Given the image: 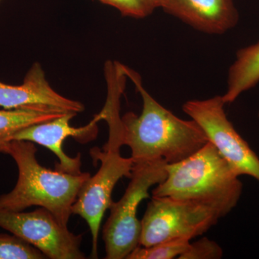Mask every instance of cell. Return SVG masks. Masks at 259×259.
I'll return each instance as SVG.
<instances>
[{"instance_id":"obj_16","label":"cell","mask_w":259,"mask_h":259,"mask_svg":"<svg viewBox=\"0 0 259 259\" xmlns=\"http://www.w3.org/2000/svg\"><path fill=\"white\" fill-rule=\"evenodd\" d=\"M223 255V250L221 245L207 237L191 243L188 249L180 259H221Z\"/></svg>"},{"instance_id":"obj_10","label":"cell","mask_w":259,"mask_h":259,"mask_svg":"<svg viewBox=\"0 0 259 259\" xmlns=\"http://www.w3.org/2000/svg\"><path fill=\"white\" fill-rule=\"evenodd\" d=\"M0 107L13 109H49L63 112L79 113L83 104L61 96L51 88L41 66L32 65L21 85L13 86L0 81Z\"/></svg>"},{"instance_id":"obj_5","label":"cell","mask_w":259,"mask_h":259,"mask_svg":"<svg viewBox=\"0 0 259 259\" xmlns=\"http://www.w3.org/2000/svg\"><path fill=\"white\" fill-rule=\"evenodd\" d=\"M221 218L217 211L199 202L152 196L141 220L140 245L191 241L208 231Z\"/></svg>"},{"instance_id":"obj_6","label":"cell","mask_w":259,"mask_h":259,"mask_svg":"<svg viewBox=\"0 0 259 259\" xmlns=\"http://www.w3.org/2000/svg\"><path fill=\"white\" fill-rule=\"evenodd\" d=\"M122 145L107 141L103 150H91L94 159L101 162L96 175L89 177L80 189L72 207V213L88 223L92 236V257H98V236L102 218L113 202L112 194L117 182L130 178L134 163L131 158L122 157Z\"/></svg>"},{"instance_id":"obj_3","label":"cell","mask_w":259,"mask_h":259,"mask_svg":"<svg viewBox=\"0 0 259 259\" xmlns=\"http://www.w3.org/2000/svg\"><path fill=\"white\" fill-rule=\"evenodd\" d=\"M33 143L13 140L3 153L14 159L18 178L14 188L0 195V207L12 211H24L39 206L50 211L62 226L68 227L72 207L83 184L91 176L88 172L74 175L49 169L36 158Z\"/></svg>"},{"instance_id":"obj_2","label":"cell","mask_w":259,"mask_h":259,"mask_svg":"<svg viewBox=\"0 0 259 259\" xmlns=\"http://www.w3.org/2000/svg\"><path fill=\"white\" fill-rule=\"evenodd\" d=\"M166 177L153 197L193 201L217 211L221 218L236 207L243 183L210 142L185 159L166 165Z\"/></svg>"},{"instance_id":"obj_1","label":"cell","mask_w":259,"mask_h":259,"mask_svg":"<svg viewBox=\"0 0 259 259\" xmlns=\"http://www.w3.org/2000/svg\"><path fill=\"white\" fill-rule=\"evenodd\" d=\"M122 69L143 101L141 115L129 112L121 117L122 144L131 149L134 164L156 161L177 163L208 142L195 121L181 119L162 106L146 91L138 73L124 65Z\"/></svg>"},{"instance_id":"obj_17","label":"cell","mask_w":259,"mask_h":259,"mask_svg":"<svg viewBox=\"0 0 259 259\" xmlns=\"http://www.w3.org/2000/svg\"><path fill=\"white\" fill-rule=\"evenodd\" d=\"M120 12L124 16L144 18L151 15L153 10L146 0H98Z\"/></svg>"},{"instance_id":"obj_11","label":"cell","mask_w":259,"mask_h":259,"mask_svg":"<svg viewBox=\"0 0 259 259\" xmlns=\"http://www.w3.org/2000/svg\"><path fill=\"white\" fill-rule=\"evenodd\" d=\"M161 8L168 14L199 31L223 34L238 22L233 0H163Z\"/></svg>"},{"instance_id":"obj_19","label":"cell","mask_w":259,"mask_h":259,"mask_svg":"<svg viewBox=\"0 0 259 259\" xmlns=\"http://www.w3.org/2000/svg\"><path fill=\"white\" fill-rule=\"evenodd\" d=\"M258 119H259V111H258Z\"/></svg>"},{"instance_id":"obj_7","label":"cell","mask_w":259,"mask_h":259,"mask_svg":"<svg viewBox=\"0 0 259 259\" xmlns=\"http://www.w3.org/2000/svg\"><path fill=\"white\" fill-rule=\"evenodd\" d=\"M222 96L189 100L183 111L195 121L237 176L251 177L259 182V157L237 132L225 111Z\"/></svg>"},{"instance_id":"obj_14","label":"cell","mask_w":259,"mask_h":259,"mask_svg":"<svg viewBox=\"0 0 259 259\" xmlns=\"http://www.w3.org/2000/svg\"><path fill=\"white\" fill-rule=\"evenodd\" d=\"M190 241L175 239L161 242L151 246L137 247L126 259H174L188 249Z\"/></svg>"},{"instance_id":"obj_9","label":"cell","mask_w":259,"mask_h":259,"mask_svg":"<svg viewBox=\"0 0 259 259\" xmlns=\"http://www.w3.org/2000/svg\"><path fill=\"white\" fill-rule=\"evenodd\" d=\"M76 115L74 112H67L53 120L28 126L17 132L12 141H30L47 148L59 158V163L55 166L56 171L70 175H81V154L78 153L76 157H70L63 150V144L69 137L74 138L82 144L93 141L98 133L97 122L102 120V117L100 113L84 127H71L70 121Z\"/></svg>"},{"instance_id":"obj_12","label":"cell","mask_w":259,"mask_h":259,"mask_svg":"<svg viewBox=\"0 0 259 259\" xmlns=\"http://www.w3.org/2000/svg\"><path fill=\"white\" fill-rule=\"evenodd\" d=\"M259 82V41L237 52L236 60L228 71V89L223 95L231 104Z\"/></svg>"},{"instance_id":"obj_13","label":"cell","mask_w":259,"mask_h":259,"mask_svg":"<svg viewBox=\"0 0 259 259\" xmlns=\"http://www.w3.org/2000/svg\"><path fill=\"white\" fill-rule=\"evenodd\" d=\"M67 112L49 109L24 108L0 110V153L20 130L61 117Z\"/></svg>"},{"instance_id":"obj_15","label":"cell","mask_w":259,"mask_h":259,"mask_svg":"<svg viewBox=\"0 0 259 259\" xmlns=\"http://www.w3.org/2000/svg\"><path fill=\"white\" fill-rule=\"evenodd\" d=\"M47 256L30 243L15 236L0 234V259H44Z\"/></svg>"},{"instance_id":"obj_8","label":"cell","mask_w":259,"mask_h":259,"mask_svg":"<svg viewBox=\"0 0 259 259\" xmlns=\"http://www.w3.org/2000/svg\"><path fill=\"white\" fill-rule=\"evenodd\" d=\"M0 228L35 247L47 258H86L80 249L82 235L70 231L44 207L24 212L0 207Z\"/></svg>"},{"instance_id":"obj_4","label":"cell","mask_w":259,"mask_h":259,"mask_svg":"<svg viewBox=\"0 0 259 259\" xmlns=\"http://www.w3.org/2000/svg\"><path fill=\"white\" fill-rule=\"evenodd\" d=\"M164 161L134 164L127 189L117 202L110 207V216L104 225L102 238L107 259L127 258L140 246L141 221L137 218L141 202L151 197L149 190L166 177Z\"/></svg>"},{"instance_id":"obj_18","label":"cell","mask_w":259,"mask_h":259,"mask_svg":"<svg viewBox=\"0 0 259 259\" xmlns=\"http://www.w3.org/2000/svg\"><path fill=\"white\" fill-rule=\"evenodd\" d=\"M148 4L151 6L153 10L156 8H161L163 0H146Z\"/></svg>"}]
</instances>
